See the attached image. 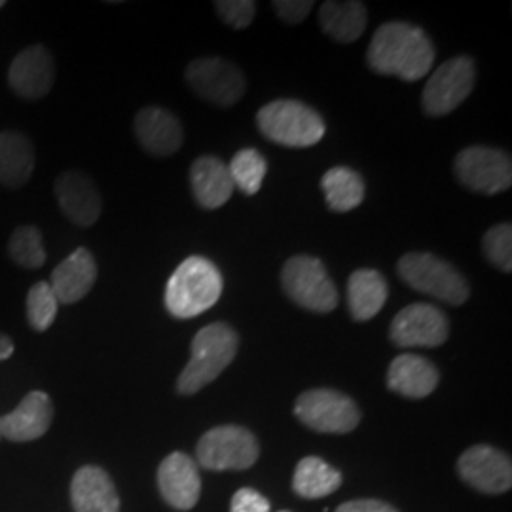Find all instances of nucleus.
I'll list each match as a JSON object with an SVG mask.
<instances>
[{"label": "nucleus", "mask_w": 512, "mask_h": 512, "mask_svg": "<svg viewBox=\"0 0 512 512\" xmlns=\"http://www.w3.org/2000/svg\"><path fill=\"white\" fill-rule=\"evenodd\" d=\"M135 137L148 154L165 158L183 147L184 129L181 120L160 107L141 109L135 116Z\"/></svg>", "instance_id": "17"}, {"label": "nucleus", "mask_w": 512, "mask_h": 512, "mask_svg": "<svg viewBox=\"0 0 512 512\" xmlns=\"http://www.w3.org/2000/svg\"><path fill=\"white\" fill-rule=\"evenodd\" d=\"M475 82L476 65L469 55L448 59L429 76L423 88V110L429 116H446L454 112L471 95Z\"/></svg>", "instance_id": "10"}, {"label": "nucleus", "mask_w": 512, "mask_h": 512, "mask_svg": "<svg viewBox=\"0 0 512 512\" xmlns=\"http://www.w3.org/2000/svg\"><path fill=\"white\" fill-rule=\"evenodd\" d=\"M275 16L285 25H300L310 16L313 2L311 0H275L272 2Z\"/></svg>", "instance_id": "33"}, {"label": "nucleus", "mask_w": 512, "mask_h": 512, "mask_svg": "<svg viewBox=\"0 0 512 512\" xmlns=\"http://www.w3.org/2000/svg\"><path fill=\"white\" fill-rule=\"evenodd\" d=\"M260 133L275 145L287 148H308L317 145L327 126L321 114L296 99H275L256 114Z\"/></svg>", "instance_id": "4"}, {"label": "nucleus", "mask_w": 512, "mask_h": 512, "mask_svg": "<svg viewBox=\"0 0 512 512\" xmlns=\"http://www.w3.org/2000/svg\"><path fill=\"white\" fill-rule=\"evenodd\" d=\"M387 281L372 268H361L349 275L348 308L355 321H368L376 317L387 302Z\"/></svg>", "instance_id": "24"}, {"label": "nucleus", "mask_w": 512, "mask_h": 512, "mask_svg": "<svg viewBox=\"0 0 512 512\" xmlns=\"http://www.w3.org/2000/svg\"><path fill=\"white\" fill-rule=\"evenodd\" d=\"M54 420V404L48 393L31 391L18 408L0 418V437L12 442H29L46 435Z\"/></svg>", "instance_id": "18"}, {"label": "nucleus", "mask_w": 512, "mask_h": 512, "mask_svg": "<svg viewBox=\"0 0 512 512\" xmlns=\"http://www.w3.org/2000/svg\"><path fill=\"white\" fill-rule=\"evenodd\" d=\"M294 414L306 427L330 435L351 433L361 421L355 401L334 389H310L302 393L294 406Z\"/></svg>", "instance_id": "8"}, {"label": "nucleus", "mask_w": 512, "mask_h": 512, "mask_svg": "<svg viewBox=\"0 0 512 512\" xmlns=\"http://www.w3.org/2000/svg\"><path fill=\"white\" fill-rule=\"evenodd\" d=\"M97 281V262L92 253L84 247L67 256L50 277V287L57 302L74 304L92 291Z\"/></svg>", "instance_id": "19"}, {"label": "nucleus", "mask_w": 512, "mask_h": 512, "mask_svg": "<svg viewBox=\"0 0 512 512\" xmlns=\"http://www.w3.org/2000/svg\"><path fill=\"white\" fill-rule=\"evenodd\" d=\"M228 171L236 188L245 196H255L264 183L268 164L266 158L255 148H243L228 164Z\"/></svg>", "instance_id": "28"}, {"label": "nucleus", "mask_w": 512, "mask_h": 512, "mask_svg": "<svg viewBox=\"0 0 512 512\" xmlns=\"http://www.w3.org/2000/svg\"><path fill=\"white\" fill-rule=\"evenodd\" d=\"M279 512H289V511H279Z\"/></svg>", "instance_id": "38"}, {"label": "nucleus", "mask_w": 512, "mask_h": 512, "mask_svg": "<svg viewBox=\"0 0 512 512\" xmlns=\"http://www.w3.org/2000/svg\"><path fill=\"white\" fill-rule=\"evenodd\" d=\"M219 18L232 29H245L253 23L256 4L253 0H219L215 2Z\"/></svg>", "instance_id": "32"}, {"label": "nucleus", "mask_w": 512, "mask_h": 512, "mask_svg": "<svg viewBox=\"0 0 512 512\" xmlns=\"http://www.w3.org/2000/svg\"><path fill=\"white\" fill-rule=\"evenodd\" d=\"M238 348V332L230 325L213 323L203 327L192 340V355L177 380V391L181 395H194L215 382L236 359Z\"/></svg>", "instance_id": "3"}, {"label": "nucleus", "mask_w": 512, "mask_h": 512, "mask_svg": "<svg viewBox=\"0 0 512 512\" xmlns=\"http://www.w3.org/2000/svg\"><path fill=\"white\" fill-rule=\"evenodd\" d=\"M2 6H4V2H2V0H0V8H2Z\"/></svg>", "instance_id": "37"}, {"label": "nucleus", "mask_w": 512, "mask_h": 512, "mask_svg": "<svg viewBox=\"0 0 512 512\" xmlns=\"http://www.w3.org/2000/svg\"><path fill=\"white\" fill-rule=\"evenodd\" d=\"M389 338L399 348H439L448 340V317L431 304H410L393 317Z\"/></svg>", "instance_id": "12"}, {"label": "nucleus", "mask_w": 512, "mask_h": 512, "mask_svg": "<svg viewBox=\"0 0 512 512\" xmlns=\"http://www.w3.org/2000/svg\"><path fill=\"white\" fill-rule=\"evenodd\" d=\"M230 512H270V501L253 488H241L232 497Z\"/></svg>", "instance_id": "34"}, {"label": "nucleus", "mask_w": 512, "mask_h": 512, "mask_svg": "<svg viewBox=\"0 0 512 512\" xmlns=\"http://www.w3.org/2000/svg\"><path fill=\"white\" fill-rule=\"evenodd\" d=\"M454 173L459 183L471 192L494 196L511 188V156L499 148L475 145L459 152Z\"/></svg>", "instance_id": "9"}, {"label": "nucleus", "mask_w": 512, "mask_h": 512, "mask_svg": "<svg viewBox=\"0 0 512 512\" xmlns=\"http://www.w3.org/2000/svg\"><path fill=\"white\" fill-rule=\"evenodd\" d=\"M184 78L192 92L217 107L236 105L247 90L243 73L234 63L220 57L194 59L186 67Z\"/></svg>", "instance_id": "11"}, {"label": "nucleus", "mask_w": 512, "mask_h": 512, "mask_svg": "<svg viewBox=\"0 0 512 512\" xmlns=\"http://www.w3.org/2000/svg\"><path fill=\"white\" fill-rule=\"evenodd\" d=\"M397 274L410 289L450 306H461L471 296V287L458 268L433 253H406L397 264Z\"/></svg>", "instance_id": "5"}, {"label": "nucleus", "mask_w": 512, "mask_h": 512, "mask_svg": "<svg viewBox=\"0 0 512 512\" xmlns=\"http://www.w3.org/2000/svg\"><path fill=\"white\" fill-rule=\"evenodd\" d=\"M439 380L437 366L425 357L412 353H404L393 359L387 372L389 389L408 399L429 397L437 389Z\"/></svg>", "instance_id": "21"}, {"label": "nucleus", "mask_w": 512, "mask_h": 512, "mask_svg": "<svg viewBox=\"0 0 512 512\" xmlns=\"http://www.w3.org/2000/svg\"><path fill=\"white\" fill-rule=\"evenodd\" d=\"M54 57L46 46H31L16 55L8 71L12 92L27 101H38L54 88Z\"/></svg>", "instance_id": "14"}, {"label": "nucleus", "mask_w": 512, "mask_h": 512, "mask_svg": "<svg viewBox=\"0 0 512 512\" xmlns=\"http://www.w3.org/2000/svg\"><path fill=\"white\" fill-rule=\"evenodd\" d=\"M71 501L76 512H120V497L114 482L103 469L93 465L76 471Z\"/></svg>", "instance_id": "22"}, {"label": "nucleus", "mask_w": 512, "mask_h": 512, "mask_svg": "<svg viewBox=\"0 0 512 512\" xmlns=\"http://www.w3.org/2000/svg\"><path fill=\"white\" fill-rule=\"evenodd\" d=\"M258 442L251 431L239 425H220L203 435L196 458L209 471H241L258 459Z\"/></svg>", "instance_id": "7"}, {"label": "nucleus", "mask_w": 512, "mask_h": 512, "mask_svg": "<svg viewBox=\"0 0 512 512\" xmlns=\"http://www.w3.org/2000/svg\"><path fill=\"white\" fill-rule=\"evenodd\" d=\"M321 188L325 192L330 211L334 213L353 211L365 200L363 177L346 165L329 169L321 179Z\"/></svg>", "instance_id": "26"}, {"label": "nucleus", "mask_w": 512, "mask_h": 512, "mask_svg": "<svg viewBox=\"0 0 512 512\" xmlns=\"http://www.w3.org/2000/svg\"><path fill=\"white\" fill-rule=\"evenodd\" d=\"M35 171L33 141L21 131H0V184L18 190Z\"/></svg>", "instance_id": "23"}, {"label": "nucleus", "mask_w": 512, "mask_h": 512, "mask_svg": "<svg viewBox=\"0 0 512 512\" xmlns=\"http://www.w3.org/2000/svg\"><path fill=\"white\" fill-rule=\"evenodd\" d=\"M342 486V475L321 458H304L294 471L293 488L306 499H321Z\"/></svg>", "instance_id": "27"}, {"label": "nucleus", "mask_w": 512, "mask_h": 512, "mask_svg": "<svg viewBox=\"0 0 512 512\" xmlns=\"http://www.w3.org/2000/svg\"><path fill=\"white\" fill-rule=\"evenodd\" d=\"M336 512H399L395 507L376 499H357L340 505Z\"/></svg>", "instance_id": "35"}, {"label": "nucleus", "mask_w": 512, "mask_h": 512, "mask_svg": "<svg viewBox=\"0 0 512 512\" xmlns=\"http://www.w3.org/2000/svg\"><path fill=\"white\" fill-rule=\"evenodd\" d=\"M222 274L205 256H188L165 287V308L177 319H192L211 310L222 294Z\"/></svg>", "instance_id": "2"}, {"label": "nucleus", "mask_w": 512, "mask_h": 512, "mask_svg": "<svg viewBox=\"0 0 512 512\" xmlns=\"http://www.w3.org/2000/svg\"><path fill=\"white\" fill-rule=\"evenodd\" d=\"M59 302L48 281H38L27 293V321L31 329L44 332L54 325Z\"/></svg>", "instance_id": "30"}, {"label": "nucleus", "mask_w": 512, "mask_h": 512, "mask_svg": "<svg viewBox=\"0 0 512 512\" xmlns=\"http://www.w3.org/2000/svg\"><path fill=\"white\" fill-rule=\"evenodd\" d=\"M461 478L482 494H503L512 486V465L509 456L492 446H473L458 461Z\"/></svg>", "instance_id": "13"}, {"label": "nucleus", "mask_w": 512, "mask_h": 512, "mask_svg": "<svg viewBox=\"0 0 512 512\" xmlns=\"http://www.w3.org/2000/svg\"><path fill=\"white\" fill-rule=\"evenodd\" d=\"M8 255L27 270H38L46 262V249L37 226H19L8 241Z\"/></svg>", "instance_id": "29"}, {"label": "nucleus", "mask_w": 512, "mask_h": 512, "mask_svg": "<svg viewBox=\"0 0 512 512\" xmlns=\"http://www.w3.org/2000/svg\"><path fill=\"white\" fill-rule=\"evenodd\" d=\"M482 251L497 270L511 274L512 272V226L511 224H495L482 239Z\"/></svg>", "instance_id": "31"}, {"label": "nucleus", "mask_w": 512, "mask_h": 512, "mask_svg": "<svg viewBox=\"0 0 512 512\" xmlns=\"http://www.w3.org/2000/svg\"><path fill=\"white\" fill-rule=\"evenodd\" d=\"M54 192L63 215L76 226L88 228L101 217V194L86 173L65 171L57 177Z\"/></svg>", "instance_id": "15"}, {"label": "nucleus", "mask_w": 512, "mask_h": 512, "mask_svg": "<svg viewBox=\"0 0 512 512\" xmlns=\"http://www.w3.org/2000/svg\"><path fill=\"white\" fill-rule=\"evenodd\" d=\"M158 486L173 509L190 511L202 494V478L196 461L183 452H173L158 469Z\"/></svg>", "instance_id": "16"}, {"label": "nucleus", "mask_w": 512, "mask_h": 512, "mask_svg": "<svg viewBox=\"0 0 512 512\" xmlns=\"http://www.w3.org/2000/svg\"><path fill=\"white\" fill-rule=\"evenodd\" d=\"M281 287L304 310L330 313L338 306V291L325 264L315 256L289 258L281 270Z\"/></svg>", "instance_id": "6"}, {"label": "nucleus", "mask_w": 512, "mask_h": 512, "mask_svg": "<svg viewBox=\"0 0 512 512\" xmlns=\"http://www.w3.org/2000/svg\"><path fill=\"white\" fill-rule=\"evenodd\" d=\"M14 349H16V346H14L12 338L6 336V334H0V361L10 359L12 353H14Z\"/></svg>", "instance_id": "36"}, {"label": "nucleus", "mask_w": 512, "mask_h": 512, "mask_svg": "<svg viewBox=\"0 0 512 512\" xmlns=\"http://www.w3.org/2000/svg\"><path fill=\"white\" fill-rule=\"evenodd\" d=\"M190 186L196 203L209 211L226 205L236 190L228 164L217 156H202L192 164Z\"/></svg>", "instance_id": "20"}, {"label": "nucleus", "mask_w": 512, "mask_h": 512, "mask_svg": "<svg viewBox=\"0 0 512 512\" xmlns=\"http://www.w3.org/2000/svg\"><path fill=\"white\" fill-rule=\"evenodd\" d=\"M319 25L338 44H351L365 33L366 8L363 2H325L319 8Z\"/></svg>", "instance_id": "25"}, {"label": "nucleus", "mask_w": 512, "mask_h": 512, "mask_svg": "<svg viewBox=\"0 0 512 512\" xmlns=\"http://www.w3.org/2000/svg\"><path fill=\"white\" fill-rule=\"evenodd\" d=\"M366 63L376 74L416 82L435 63V46L427 33L406 21L384 23L370 40Z\"/></svg>", "instance_id": "1"}]
</instances>
